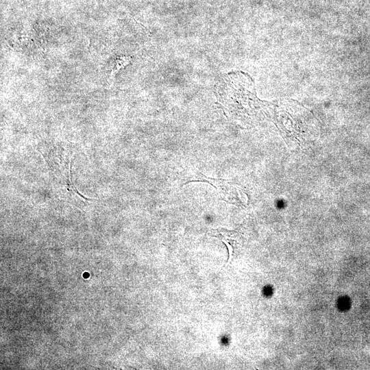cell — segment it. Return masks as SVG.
Masks as SVG:
<instances>
[{
    "label": "cell",
    "mask_w": 370,
    "mask_h": 370,
    "mask_svg": "<svg viewBox=\"0 0 370 370\" xmlns=\"http://www.w3.org/2000/svg\"><path fill=\"white\" fill-rule=\"evenodd\" d=\"M222 242H223L227 249H228V253H229V257H228V260H227V263L228 264L232 258V251H233V248L228 243V242L227 241H225L224 238H222L221 239Z\"/></svg>",
    "instance_id": "1"
}]
</instances>
